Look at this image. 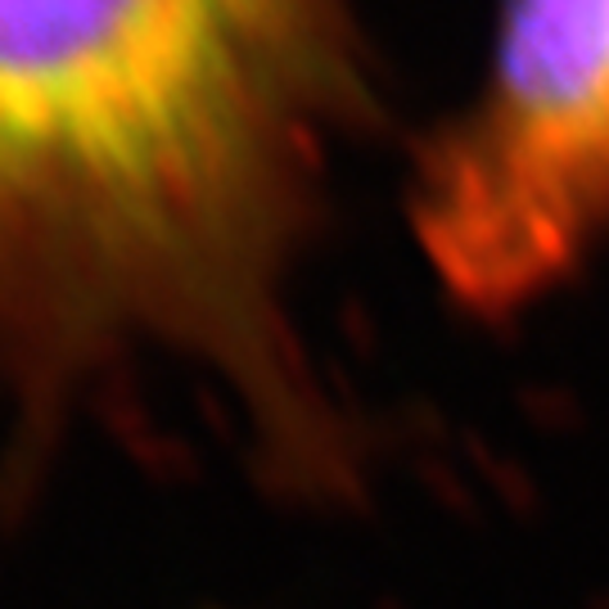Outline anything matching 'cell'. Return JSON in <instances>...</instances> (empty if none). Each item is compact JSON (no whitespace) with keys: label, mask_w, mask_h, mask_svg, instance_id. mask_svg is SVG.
I'll list each match as a JSON object with an SVG mask.
<instances>
[{"label":"cell","mask_w":609,"mask_h":609,"mask_svg":"<svg viewBox=\"0 0 609 609\" xmlns=\"http://www.w3.org/2000/svg\"><path fill=\"white\" fill-rule=\"evenodd\" d=\"M357 82L353 0H0V384L199 366L276 479L353 483L289 272Z\"/></svg>","instance_id":"obj_1"},{"label":"cell","mask_w":609,"mask_h":609,"mask_svg":"<svg viewBox=\"0 0 609 609\" xmlns=\"http://www.w3.org/2000/svg\"><path fill=\"white\" fill-rule=\"evenodd\" d=\"M411 226L483 317L551 294L609 235V0H502L474 95L415 168Z\"/></svg>","instance_id":"obj_2"}]
</instances>
